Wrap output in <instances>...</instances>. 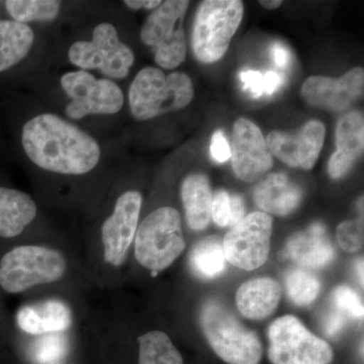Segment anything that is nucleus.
I'll return each mask as SVG.
<instances>
[{
  "instance_id": "obj_29",
  "label": "nucleus",
  "mask_w": 364,
  "mask_h": 364,
  "mask_svg": "<svg viewBox=\"0 0 364 364\" xmlns=\"http://www.w3.org/2000/svg\"><path fill=\"white\" fill-rule=\"evenodd\" d=\"M240 79L244 88L256 98L273 95L279 90L284 81L282 76L275 71L262 74L256 70H244L240 72Z\"/></svg>"
},
{
  "instance_id": "obj_3",
  "label": "nucleus",
  "mask_w": 364,
  "mask_h": 364,
  "mask_svg": "<svg viewBox=\"0 0 364 364\" xmlns=\"http://www.w3.org/2000/svg\"><path fill=\"white\" fill-rule=\"evenodd\" d=\"M208 344L228 364H259L262 345L257 334L242 324L227 306L210 299L200 312Z\"/></svg>"
},
{
  "instance_id": "obj_37",
  "label": "nucleus",
  "mask_w": 364,
  "mask_h": 364,
  "mask_svg": "<svg viewBox=\"0 0 364 364\" xmlns=\"http://www.w3.org/2000/svg\"><path fill=\"white\" fill-rule=\"evenodd\" d=\"M259 4L265 9L272 11V9H277V7L282 6V1L280 0H261Z\"/></svg>"
},
{
  "instance_id": "obj_33",
  "label": "nucleus",
  "mask_w": 364,
  "mask_h": 364,
  "mask_svg": "<svg viewBox=\"0 0 364 364\" xmlns=\"http://www.w3.org/2000/svg\"><path fill=\"white\" fill-rule=\"evenodd\" d=\"M348 322V317L340 312L336 308L326 316L324 323V332L327 336L336 337L343 331L345 326Z\"/></svg>"
},
{
  "instance_id": "obj_2",
  "label": "nucleus",
  "mask_w": 364,
  "mask_h": 364,
  "mask_svg": "<svg viewBox=\"0 0 364 364\" xmlns=\"http://www.w3.org/2000/svg\"><path fill=\"white\" fill-rule=\"evenodd\" d=\"M195 95L193 81L183 72L165 75L154 67L139 71L129 90L132 114L148 121L160 114L179 111L191 104Z\"/></svg>"
},
{
  "instance_id": "obj_14",
  "label": "nucleus",
  "mask_w": 364,
  "mask_h": 364,
  "mask_svg": "<svg viewBox=\"0 0 364 364\" xmlns=\"http://www.w3.org/2000/svg\"><path fill=\"white\" fill-rule=\"evenodd\" d=\"M325 124L310 121L296 133L273 131L268 134L267 144L272 156L293 168L312 169L324 145Z\"/></svg>"
},
{
  "instance_id": "obj_16",
  "label": "nucleus",
  "mask_w": 364,
  "mask_h": 364,
  "mask_svg": "<svg viewBox=\"0 0 364 364\" xmlns=\"http://www.w3.org/2000/svg\"><path fill=\"white\" fill-rule=\"evenodd\" d=\"M280 257L291 258L306 269H318L332 262L335 250L324 225L315 223L306 231L294 235Z\"/></svg>"
},
{
  "instance_id": "obj_15",
  "label": "nucleus",
  "mask_w": 364,
  "mask_h": 364,
  "mask_svg": "<svg viewBox=\"0 0 364 364\" xmlns=\"http://www.w3.org/2000/svg\"><path fill=\"white\" fill-rule=\"evenodd\" d=\"M363 68L356 67L338 79L311 76L304 83L301 95L314 107L343 112L363 97Z\"/></svg>"
},
{
  "instance_id": "obj_7",
  "label": "nucleus",
  "mask_w": 364,
  "mask_h": 364,
  "mask_svg": "<svg viewBox=\"0 0 364 364\" xmlns=\"http://www.w3.org/2000/svg\"><path fill=\"white\" fill-rule=\"evenodd\" d=\"M188 6L186 0L163 1L142 26L141 40L154 49L156 63L162 68H176L186 59L183 20Z\"/></svg>"
},
{
  "instance_id": "obj_10",
  "label": "nucleus",
  "mask_w": 364,
  "mask_h": 364,
  "mask_svg": "<svg viewBox=\"0 0 364 364\" xmlns=\"http://www.w3.org/2000/svg\"><path fill=\"white\" fill-rule=\"evenodd\" d=\"M60 82L72 100L65 111L70 119H82L88 114H114L123 107V91L109 79H97L90 72L79 70L64 74Z\"/></svg>"
},
{
  "instance_id": "obj_8",
  "label": "nucleus",
  "mask_w": 364,
  "mask_h": 364,
  "mask_svg": "<svg viewBox=\"0 0 364 364\" xmlns=\"http://www.w3.org/2000/svg\"><path fill=\"white\" fill-rule=\"evenodd\" d=\"M268 340L273 364H330L334 355L331 346L294 316L277 318L268 329Z\"/></svg>"
},
{
  "instance_id": "obj_31",
  "label": "nucleus",
  "mask_w": 364,
  "mask_h": 364,
  "mask_svg": "<svg viewBox=\"0 0 364 364\" xmlns=\"http://www.w3.org/2000/svg\"><path fill=\"white\" fill-rule=\"evenodd\" d=\"M333 301L335 308L348 318L363 317V304L358 294L347 286H340L334 289Z\"/></svg>"
},
{
  "instance_id": "obj_17",
  "label": "nucleus",
  "mask_w": 364,
  "mask_h": 364,
  "mask_svg": "<svg viewBox=\"0 0 364 364\" xmlns=\"http://www.w3.org/2000/svg\"><path fill=\"white\" fill-rule=\"evenodd\" d=\"M364 149V117L361 112L353 111L340 119L336 128V151L328 164L333 179L346 176Z\"/></svg>"
},
{
  "instance_id": "obj_35",
  "label": "nucleus",
  "mask_w": 364,
  "mask_h": 364,
  "mask_svg": "<svg viewBox=\"0 0 364 364\" xmlns=\"http://www.w3.org/2000/svg\"><path fill=\"white\" fill-rule=\"evenodd\" d=\"M272 57L275 66L282 70L287 69L291 62V54H289V49L282 43H275L272 45Z\"/></svg>"
},
{
  "instance_id": "obj_21",
  "label": "nucleus",
  "mask_w": 364,
  "mask_h": 364,
  "mask_svg": "<svg viewBox=\"0 0 364 364\" xmlns=\"http://www.w3.org/2000/svg\"><path fill=\"white\" fill-rule=\"evenodd\" d=\"M36 215L37 205L30 196L16 189L0 188V237L18 236Z\"/></svg>"
},
{
  "instance_id": "obj_24",
  "label": "nucleus",
  "mask_w": 364,
  "mask_h": 364,
  "mask_svg": "<svg viewBox=\"0 0 364 364\" xmlns=\"http://www.w3.org/2000/svg\"><path fill=\"white\" fill-rule=\"evenodd\" d=\"M226 257L222 241L210 236L198 242L189 256V264L195 274L203 279H213L226 269Z\"/></svg>"
},
{
  "instance_id": "obj_19",
  "label": "nucleus",
  "mask_w": 364,
  "mask_h": 364,
  "mask_svg": "<svg viewBox=\"0 0 364 364\" xmlns=\"http://www.w3.org/2000/svg\"><path fill=\"white\" fill-rule=\"evenodd\" d=\"M18 325L21 330L33 335L65 331L72 324V314L69 306L57 299H49L36 305L20 309Z\"/></svg>"
},
{
  "instance_id": "obj_34",
  "label": "nucleus",
  "mask_w": 364,
  "mask_h": 364,
  "mask_svg": "<svg viewBox=\"0 0 364 364\" xmlns=\"http://www.w3.org/2000/svg\"><path fill=\"white\" fill-rule=\"evenodd\" d=\"M210 154L215 161L219 163L226 162L231 158V148L226 136L221 131L215 132L213 135Z\"/></svg>"
},
{
  "instance_id": "obj_5",
  "label": "nucleus",
  "mask_w": 364,
  "mask_h": 364,
  "mask_svg": "<svg viewBox=\"0 0 364 364\" xmlns=\"http://www.w3.org/2000/svg\"><path fill=\"white\" fill-rule=\"evenodd\" d=\"M244 4L240 0H205L196 11L193 49L203 63H215L226 54L240 26Z\"/></svg>"
},
{
  "instance_id": "obj_30",
  "label": "nucleus",
  "mask_w": 364,
  "mask_h": 364,
  "mask_svg": "<svg viewBox=\"0 0 364 364\" xmlns=\"http://www.w3.org/2000/svg\"><path fill=\"white\" fill-rule=\"evenodd\" d=\"M67 352V342L64 336L51 333L45 334L33 347V358L41 364H54Z\"/></svg>"
},
{
  "instance_id": "obj_32",
  "label": "nucleus",
  "mask_w": 364,
  "mask_h": 364,
  "mask_svg": "<svg viewBox=\"0 0 364 364\" xmlns=\"http://www.w3.org/2000/svg\"><path fill=\"white\" fill-rule=\"evenodd\" d=\"M337 240L346 252L355 253L363 246V224L360 221H346L337 228Z\"/></svg>"
},
{
  "instance_id": "obj_13",
  "label": "nucleus",
  "mask_w": 364,
  "mask_h": 364,
  "mask_svg": "<svg viewBox=\"0 0 364 364\" xmlns=\"http://www.w3.org/2000/svg\"><path fill=\"white\" fill-rule=\"evenodd\" d=\"M231 157L235 174L246 182L259 181L273 165L272 153L260 129L245 117L234 124Z\"/></svg>"
},
{
  "instance_id": "obj_38",
  "label": "nucleus",
  "mask_w": 364,
  "mask_h": 364,
  "mask_svg": "<svg viewBox=\"0 0 364 364\" xmlns=\"http://www.w3.org/2000/svg\"><path fill=\"white\" fill-rule=\"evenodd\" d=\"M356 272H358V277L359 282L361 286H363V260H358V264H356Z\"/></svg>"
},
{
  "instance_id": "obj_22",
  "label": "nucleus",
  "mask_w": 364,
  "mask_h": 364,
  "mask_svg": "<svg viewBox=\"0 0 364 364\" xmlns=\"http://www.w3.org/2000/svg\"><path fill=\"white\" fill-rule=\"evenodd\" d=\"M181 198L186 221L193 231H203L212 219L213 193L210 181L203 174H191L181 184Z\"/></svg>"
},
{
  "instance_id": "obj_27",
  "label": "nucleus",
  "mask_w": 364,
  "mask_h": 364,
  "mask_svg": "<svg viewBox=\"0 0 364 364\" xmlns=\"http://www.w3.org/2000/svg\"><path fill=\"white\" fill-rule=\"evenodd\" d=\"M60 2L55 0H9L6 2L11 18L21 23L53 21L60 11Z\"/></svg>"
},
{
  "instance_id": "obj_26",
  "label": "nucleus",
  "mask_w": 364,
  "mask_h": 364,
  "mask_svg": "<svg viewBox=\"0 0 364 364\" xmlns=\"http://www.w3.org/2000/svg\"><path fill=\"white\" fill-rule=\"evenodd\" d=\"M284 286L289 298L296 306L312 304L321 291V282L317 275L306 268H293L284 277Z\"/></svg>"
},
{
  "instance_id": "obj_36",
  "label": "nucleus",
  "mask_w": 364,
  "mask_h": 364,
  "mask_svg": "<svg viewBox=\"0 0 364 364\" xmlns=\"http://www.w3.org/2000/svg\"><path fill=\"white\" fill-rule=\"evenodd\" d=\"M161 2L159 0H126L124 4L132 9H155Z\"/></svg>"
},
{
  "instance_id": "obj_18",
  "label": "nucleus",
  "mask_w": 364,
  "mask_h": 364,
  "mask_svg": "<svg viewBox=\"0 0 364 364\" xmlns=\"http://www.w3.org/2000/svg\"><path fill=\"white\" fill-rule=\"evenodd\" d=\"M254 203L265 214L287 215L299 207L303 191L282 173H272L254 188Z\"/></svg>"
},
{
  "instance_id": "obj_1",
  "label": "nucleus",
  "mask_w": 364,
  "mask_h": 364,
  "mask_svg": "<svg viewBox=\"0 0 364 364\" xmlns=\"http://www.w3.org/2000/svg\"><path fill=\"white\" fill-rule=\"evenodd\" d=\"M21 141L31 161L47 171L80 176L100 162L97 141L56 114H40L30 119L23 126Z\"/></svg>"
},
{
  "instance_id": "obj_4",
  "label": "nucleus",
  "mask_w": 364,
  "mask_h": 364,
  "mask_svg": "<svg viewBox=\"0 0 364 364\" xmlns=\"http://www.w3.org/2000/svg\"><path fill=\"white\" fill-rule=\"evenodd\" d=\"M135 255L143 267L158 272L166 269L186 248L178 210L157 208L136 229Z\"/></svg>"
},
{
  "instance_id": "obj_20",
  "label": "nucleus",
  "mask_w": 364,
  "mask_h": 364,
  "mask_svg": "<svg viewBox=\"0 0 364 364\" xmlns=\"http://www.w3.org/2000/svg\"><path fill=\"white\" fill-rule=\"evenodd\" d=\"M282 289L277 280L259 277L244 282L236 294L239 312L250 320L269 317L279 306Z\"/></svg>"
},
{
  "instance_id": "obj_11",
  "label": "nucleus",
  "mask_w": 364,
  "mask_h": 364,
  "mask_svg": "<svg viewBox=\"0 0 364 364\" xmlns=\"http://www.w3.org/2000/svg\"><path fill=\"white\" fill-rule=\"evenodd\" d=\"M272 235V218L251 213L231 228L223 240L225 257L234 267L254 270L267 262Z\"/></svg>"
},
{
  "instance_id": "obj_25",
  "label": "nucleus",
  "mask_w": 364,
  "mask_h": 364,
  "mask_svg": "<svg viewBox=\"0 0 364 364\" xmlns=\"http://www.w3.org/2000/svg\"><path fill=\"white\" fill-rule=\"evenodd\" d=\"M139 364H183L168 335L151 331L139 337Z\"/></svg>"
},
{
  "instance_id": "obj_12",
  "label": "nucleus",
  "mask_w": 364,
  "mask_h": 364,
  "mask_svg": "<svg viewBox=\"0 0 364 364\" xmlns=\"http://www.w3.org/2000/svg\"><path fill=\"white\" fill-rule=\"evenodd\" d=\"M141 207V193L136 191H127L119 196L114 213L102 225L105 260L112 267H119L126 260L127 253L138 229Z\"/></svg>"
},
{
  "instance_id": "obj_28",
  "label": "nucleus",
  "mask_w": 364,
  "mask_h": 364,
  "mask_svg": "<svg viewBox=\"0 0 364 364\" xmlns=\"http://www.w3.org/2000/svg\"><path fill=\"white\" fill-rule=\"evenodd\" d=\"M245 217V207L241 196L230 195L220 189L213 196L212 218L219 227H234Z\"/></svg>"
},
{
  "instance_id": "obj_23",
  "label": "nucleus",
  "mask_w": 364,
  "mask_h": 364,
  "mask_svg": "<svg viewBox=\"0 0 364 364\" xmlns=\"http://www.w3.org/2000/svg\"><path fill=\"white\" fill-rule=\"evenodd\" d=\"M33 40L35 36L30 26L16 21H0V72L25 58Z\"/></svg>"
},
{
  "instance_id": "obj_6",
  "label": "nucleus",
  "mask_w": 364,
  "mask_h": 364,
  "mask_svg": "<svg viewBox=\"0 0 364 364\" xmlns=\"http://www.w3.org/2000/svg\"><path fill=\"white\" fill-rule=\"evenodd\" d=\"M66 267V260L54 249L20 246L0 261V286L7 293L20 294L38 284L57 282Z\"/></svg>"
},
{
  "instance_id": "obj_9",
  "label": "nucleus",
  "mask_w": 364,
  "mask_h": 364,
  "mask_svg": "<svg viewBox=\"0 0 364 364\" xmlns=\"http://www.w3.org/2000/svg\"><path fill=\"white\" fill-rule=\"evenodd\" d=\"M68 58L82 70H100L112 79L127 77L135 61L133 50L119 41L116 28L109 23H100L90 42L74 43Z\"/></svg>"
}]
</instances>
